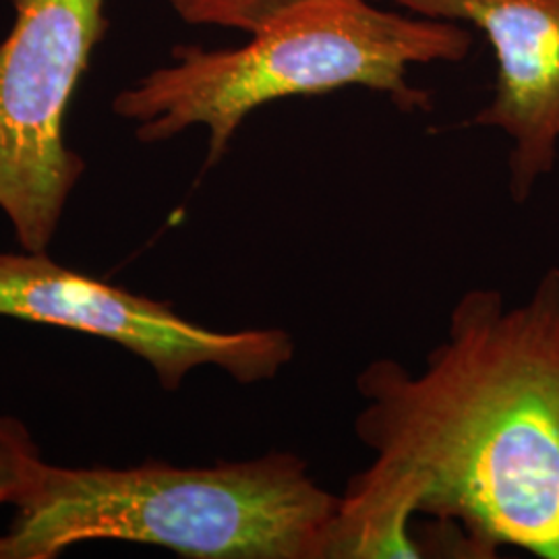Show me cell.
I'll return each instance as SVG.
<instances>
[{
  "label": "cell",
  "mask_w": 559,
  "mask_h": 559,
  "mask_svg": "<svg viewBox=\"0 0 559 559\" xmlns=\"http://www.w3.org/2000/svg\"><path fill=\"white\" fill-rule=\"evenodd\" d=\"M355 388L369 475L411 487L468 558L559 559L558 265L520 302L464 290L419 371L371 360Z\"/></svg>",
  "instance_id": "1"
},
{
  "label": "cell",
  "mask_w": 559,
  "mask_h": 559,
  "mask_svg": "<svg viewBox=\"0 0 559 559\" xmlns=\"http://www.w3.org/2000/svg\"><path fill=\"white\" fill-rule=\"evenodd\" d=\"M338 506L286 450L212 466L46 464L15 506L0 559H55L87 540L158 545L193 559H325Z\"/></svg>",
  "instance_id": "2"
},
{
  "label": "cell",
  "mask_w": 559,
  "mask_h": 559,
  "mask_svg": "<svg viewBox=\"0 0 559 559\" xmlns=\"http://www.w3.org/2000/svg\"><path fill=\"white\" fill-rule=\"evenodd\" d=\"M471 48L473 34L460 23L385 11L376 0H311L237 48L177 46L168 64L120 90L112 112L133 122L141 143L203 127L212 168L242 122L274 102L365 87L402 112L431 110L411 69L460 62Z\"/></svg>",
  "instance_id": "3"
},
{
  "label": "cell",
  "mask_w": 559,
  "mask_h": 559,
  "mask_svg": "<svg viewBox=\"0 0 559 559\" xmlns=\"http://www.w3.org/2000/svg\"><path fill=\"white\" fill-rule=\"evenodd\" d=\"M0 41V210L23 251L44 253L85 160L69 147L71 100L106 34V0H11Z\"/></svg>",
  "instance_id": "4"
},
{
  "label": "cell",
  "mask_w": 559,
  "mask_h": 559,
  "mask_svg": "<svg viewBox=\"0 0 559 559\" xmlns=\"http://www.w3.org/2000/svg\"><path fill=\"white\" fill-rule=\"evenodd\" d=\"M0 316L112 340L145 360L166 392L200 367H218L240 385L274 380L295 359L282 328L210 330L170 302L90 278L44 253L0 251Z\"/></svg>",
  "instance_id": "5"
},
{
  "label": "cell",
  "mask_w": 559,
  "mask_h": 559,
  "mask_svg": "<svg viewBox=\"0 0 559 559\" xmlns=\"http://www.w3.org/2000/svg\"><path fill=\"white\" fill-rule=\"evenodd\" d=\"M427 20L468 23L496 57L493 98L471 124L510 140L508 189L516 203L554 173L559 147V0H376Z\"/></svg>",
  "instance_id": "6"
},
{
  "label": "cell",
  "mask_w": 559,
  "mask_h": 559,
  "mask_svg": "<svg viewBox=\"0 0 559 559\" xmlns=\"http://www.w3.org/2000/svg\"><path fill=\"white\" fill-rule=\"evenodd\" d=\"M189 25H207L255 34L311 0H166Z\"/></svg>",
  "instance_id": "7"
},
{
  "label": "cell",
  "mask_w": 559,
  "mask_h": 559,
  "mask_svg": "<svg viewBox=\"0 0 559 559\" xmlns=\"http://www.w3.org/2000/svg\"><path fill=\"white\" fill-rule=\"evenodd\" d=\"M46 471L40 445L15 417L0 415V506H20Z\"/></svg>",
  "instance_id": "8"
}]
</instances>
